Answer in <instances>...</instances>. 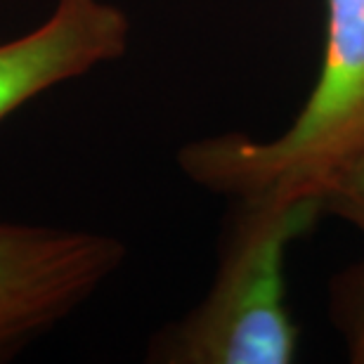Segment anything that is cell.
Segmentation results:
<instances>
[{"mask_svg":"<svg viewBox=\"0 0 364 364\" xmlns=\"http://www.w3.org/2000/svg\"><path fill=\"white\" fill-rule=\"evenodd\" d=\"M350 355L353 362L364 364V279H362L358 310H355V317L350 322Z\"/></svg>","mask_w":364,"mask_h":364,"instance_id":"6","label":"cell"},{"mask_svg":"<svg viewBox=\"0 0 364 364\" xmlns=\"http://www.w3.org/2000/svg\"><path fill=\"white\" fill-rule=\"evenodd\" d=\"M206 301L161 338L180 364H289L298 331L287 305V251L324 210L322 196L246 199Z\"/></svg>","mask_w":364,"mask_h":364,"instance_id":"2","label":"cell"},{"mask_svg":"<svg viewBox=\"0 0 364 364\" xmlns=\"http://www.w3.org/2000/svg\"><path fill=\"white\" fill-rule=\"evenodd\" d=\"M128 17L105 0H57L38 28L0 43V121L28 100L121 57Z\"/></svg>","mask_w":364,"mask_h":364,"instance_id":"4","label":"cell"},{"mask_svg":"<svg viewBox=\"0 0 364 364\" xmlns=\"http://www.w3.org/2000/svg\"><path fill=\"white\" fill-rule=\"evenodd\" d=\"M121 263L112 237L0 223V360L76 312Z\"/></svg>","mask_w":364,"mask_h":364,"instance_id":"3","label":"cell"},{"mask_svg":"<svg viewBox=\"0 0 364 364\" xmlns=\"http://www.w3.org/2000/svg\"><path fill=\"white\" fill-rule=\"evenodd\" d=\"M324 64L298 119L267 142L223 135L187 144L182 171L196 185L246 199L322 196L364 159V0H326Z\"/></svg>","mask_w":364,"mask_h":364,"instance_id":"1","label":"cell"},{"mask_svg":"<svg viewBox=\"0 0 364 364\" xmlns=\"http://www.w3.org/2000/svg\"><path fill=\"white\" fill-rule=\"evenodd\" d=\"M324 210L343 218L364 235V159L338 173L322 192Z\"/></svg>","mask_w":364,"mask_h":364,"instance_id":"5","label":"cell"}]
</instances>
